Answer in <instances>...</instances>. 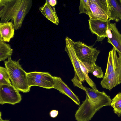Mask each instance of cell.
Returning <instances> with one entry per match:
<instances>
[{"instance_id":"cell-1","label":"cell","mask_w":121,"mask_h":121,"mask_svg":"<svg viewBox=\"0 0 121 121\" xmlns=\"http://www.w3.org/2000/svg\"><path fill=\"white\" fill-rule=\"evenodd\" d=\"M32 4V0H0V23L10 21L15 30L19 29Z\"/></svg>"},{"instance_id":"cell-2","label":"cell","mask_w":121,"mask_h":121,"mask_svg":"<svg viewBox=\"0 0 121 121\" xmlns=\"http://www.w3.org/2000/svg\"><path fill=\"white\" fill-rule=\"evenodd\" d=\"M20 60L16 61L9 58L4 61V64L13 86L19 92L26 93L29 92L31 87L28 84L27 73L19 64Z\"/></svg>"},{"instance_id":"cell-3","label":"cell","mask_w":121,"mask_h":121,"mask_svg":"<svg viewBox=\"0 0 121 121\" xmlns=\"http://www.w3.org/2000/svg\"><path fill=\"white\" fill-rule=\"evenodd\" d=\"M75 54L79 60L82 62L87 69L95 65L98 56L100 52L93 46H88L80 41L75 42L72 40Z\"/></svg>"},{"instance_id":"cell-4","label":"cell","mask_w":121,"mask_h":121,"mask_svg":"<svg viewBox=\"0 0 121 121\" xmlns=\"http://www.w3.org/2000/svg\"><path fill=\"white\" fill-rule=\"evenodd\" d=\"M72 40L68 37H66L65 39V51L70 59L74 71V76L71 81L74 86L78 87L85 91V87L82 84V82L85 81V77L81 68L80 61L75 54Z\"/></svg>"},{"instance_id":"cell-5","label":"cell","mask_w":121,"mask_h":121,"mask_svg":"<svg viewBox=\"0 0 121 121\" xmlns=\"http://www.w3.org/2000/svg\"><path fill=\"white\" fill-rule=\"evenodd\" d=\"M29 86H38L47 89L53 88L54 76L47 72L34 71L27 73Z\"/></svg>"},{"instance_id":"cell-6","label":"cell","mask_w":121,"mask_h":121,"mask_svg":"<svg viewBox=\"0 0 121 121\" xmlns=\"http://www.w3.org/2000/svg\"><path fill=\"white\" fill-rule=\"evenodd\" d=\"M91 12L89 19L106 21L110 13L107 0H88Z\"/></svg>"},{"instance_id":"cell-7","label":"cell","mask_w":121,"mask_h":121,"mask_svg":"<svg viewBox=\"0 0 121 121\" xmlns=\"http://www.w3.org/2000/svg\"><path fill=\"white\" fill-rule=\"evenodd\" d=\"M22 96L19 91L13 86L0 85V104H9L13 105L20 103Z\"/></svg>"},{"instance_id":"cell-8","label":"cell","mask_w":121,"mask_h":121,"mask_svg":"<svg viewBox=\"0 0 121 121\" xmlns=\"http://www.w3.org/2000/svg\"><path fill=\"white\" fill-rule=\"evenodd\" d=\"M97 111L94 104L86 95L85 99L76 112V120L77 121H89Z\"/></svg>"},{"instance_id":"cell-9","label":"cell","mask_w":121,"mask_h":121,"mask_svg":"<svg viewBox=\"0 0 121 121\" xmlns=\"http://www.w3.org/2000/svg\"><path fill=\"white\" fill-rule=\"evenodd\" d=\"M85 89L86 95L94 104L97 111L103 106L111 105L112 100L104 91L86 87Z\"/></svg>"},{"instance_id":"cell-10","label":"cell","mask_w":121,"mask_h":121,"mask_svg":"<svg viewBox=\"0 0 121 121\" xmlns=\"http://www.w3.org/2000/svg\"><path fill=\"white\" fill-rule=\"evenodd\" d=\"M109 19L106 21L98 19H89V28L93 34L97 36L96 42H101L107 37V31L110 23Z\"/></svg>"},{"instance_id":"cell-11","label":"cell","mask_w":121,"mask_h":121,"mask_svg":"<svg viewBox=\"0 0 121 121\" xmlns=\"http://www.w3.org/2000/svg\"><path fill=\"white\" fill-rule=\"evenodd\" d=\"M106 33L108 42L111 44L121 56V34L117 27L116 23H110Z\"/></svg>"},{"instance_id":"cell-12","label":"cell","mask_w":121,"mask_h":121,"mask_svg":"<svg viewBox=\"0 0 121 121\" xmlns=\"http://www.w3.org/2000/svg\"><path fill=\"white\" fill-rule=\"evenodd\" d=\"M121 83V63L114 71L104 77L100 84L104 88L110 91Z\"/></svg>"},{"instance_id":"cell-13","label":"cell","mask_w":121,"mask_h":121,"mask_svg":"<svg viewBox=\"0 0 121 121\" xmlns=\"http://www.w3.org/2000/svg\"><path fill=\"white\" fill-rule=\"evenodd\" d=\"M54 85L53 88L56 89L59 92L70 98L76 104H80L78 97L72 91L67 85L59 77L54 76Z\"/></svg>"},{"instance_id":"cell-14","label":"cell","mask_w":121,"mask_h":121,"mask_svg":"<svg viewBox=\"0 0 121 121\" xmlns=\"http://www.w3.org/2000/svg\"><path fill=\"white\" fill-rule=\"evenodd\" d=\"M117 56L115 48L113 47L109 52L107 68L104 77H105L114 71L121 63V56Z\"/></svg>"},{"instance_id":"cell-15","label":"cell","mask_w":121,"mask_h":121,"mask_svg":"<svg viewBox=\"0 0 121 121\" xmlns=\"http://www.w3.org/2000/svg\"><path fill=\"white\" fill-rule=\"evenodd\" d=\"M15 29L11 22L0 23V41L9 42L13 37Z\"/></svg>"},{"instance_id":"cell-16","label":"cell","mask_w":121,"mask_h":121,"mask_svg":"<svg viewBox=\"0 0 121 121\" xmlns=\"http://www.w3.org/2000/svg\"><path fill=\"white\" fill-rule=\"evenodd\" d=\"M110 13L109 19L117 22L121 20V0H107Z\"/></svg>"},{"instance_id":"cell-17","label":"cell","mask_w":121,"mask_h":121,"mask_svg":"<svg viewBox=\"0 0 121 121\" xmlns=\"http://www.w3.org/2000/svg\"><path fill=\"white\" fill-rule=\"evenodd\" d=\"M39 10L41 13L48 20L56 25L58 24L59 19L54 7L51 6L47 0H46L43 6L39 8Z\"/></svg>"},{"instance_id":"cell-18","label":"cell","mask_w":121,"mask_h":121,"mask_svg":"<svg viewBox=\"0 0 121 121\" xmlns=\"http://www.w3.org/2000/svg\"><path fill=\"white\" fill-rule=\"evenodd\" d=\"M13 49L10 45L5 42L0 41V61L11 57Z\"/></svg>"},{"instance_id":"cell-19","label":"cell","mask_w":121,"mask_h":121,"mask_svg":"<svg viewBox=\"0 0 121 121\" xmlns=\"http://www.w3.org/2000/svg\"><path fill=\"white\" fill-rule=\"evenodd\" d=\"M8 71L5 67H0V85H10L12 83L10 80Z\"/></svg>"},{"instance_id":"cell-20","label":"cell","mask_w":121,"mask_h":121,"mask_svg":"<svg viewBox=\"0 0 121 121\" xmlns=\"http://www.w3.org/2000/svg\"><path fill=\"white\" fill-rule=\"evenodd\" d=\"M80 14L84 13L87 14L89 17L91 12L88 0H81L79 7Z\"/></svg>"},{"instance_id":"cell-21","label":"cell","mask_w":121,"mask_h":121,"mask_svg":"<svg viewBox=\"0 0 121 121\" xmlns=\"http://www.w3.org/2000/svg\"><path fill=\"white\" fill-rule=\"evenodd\" d=\"M80 62L81 68L85 75V81L92 89L96 91L98 90L95 84L89 77L88 71L82 62L80 61Z\"/></svg>"},{"instance_id":"cell-22","label":"cell","mask_w":121,"mask_h":121,"mask_svg":"<svg viewBox=\"0 0 121 121\" xmlns=\"http://www.w3.org/2000/svg\"><path fill=\"white\" fill-rule=\"evenodd\" d=\"M88 73H92L95 77L97 78H104V73L101 68L96 64L91 66L87 69Z\"/></svg>"},{"instance_id":"cell-23","label":"cell","mask_w":121,"mask_h":121,"mask_svg":"<svg viewBox=\"0 0 121 121\" xmlns=\"http://www.w3.org/2000/svg\"><path fill=\"white\" fill-rule=\"evenodd\" d=\"M121 104V92L119 93L112 100L111 104L113 108Z\"/></svg>"},{"instance_id":"cell-24","label":"cell","mask_w":121,"mask_h":121,"mask_svg":"<svg viewBox=\"0 0 121 121\" xmlns=\"http://www.w3.org/2000/svg\"><path fill=\"white\" fill-rule=\"evenodd\" d=\"M113 111L115 114L120 117L121 115V104L114 108Z\"/></svg>"},{"instance_id":"cell-25","label":"cell","mask_w":121,"mask_h":121,"mask_svg":"<svg viewBox=\"0 0 121 121\" xmlns=\"http://www.w3.org/2000/svg\"><path fill=\"white\" fill-rule=\"evenodd\" d=\"M58 113V110H53L50 111L49 114L51 117L54 118L57 116Z\"/></svg>"},{"instance_id":"cell-26","label":"cell","mask_w":121,"mask_h":121,"mask_svg":"<svg viewBox=\"0 0 121 121\" xmlns=\"http://www.w3.org/2000/svg\"><path fill=\"white\" fill-rule=\"evenodd\" d=\"M49 4L51 6H54L57 4V1L56 0H47Z\"/></svg>"},{"instance_id":"cell-27","label":"cell","mask_w":121,"mask_h":121,"mask_svg":"<svg viewBox=\"0 0 121 121\" xmlns=\"http://www.w3.org/2000/svg\"><path fill=\"white\" fill-rule=\"evenodd\" d=\"M2 113L0 111V121H10L9 120H4L2 119Z\"/></svg>"}]
</instances>
